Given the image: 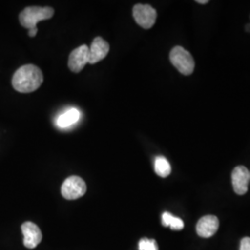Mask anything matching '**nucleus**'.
<instances>
[{"instance_id": "nucleus-7", "label": "nucleus", "mask_w": 250, "mask_h": 250, "mask_svg": "<svg viewBox=\"0 0 250 250\" xmlns=\"http://www.w3.org/2000/svg\"><path fill=\"white\" fill-rule=\"evenodd\" d=\"M250 182V172L244 166H237L232 170V183L233 191L237 195H245L248 192Z\"/></svg>"}, {"instance_id": "nucleus-14", "label": "nucleus", "mask_w": 250, "mask_h": 250, "mask_svg": "<svg viewBox=\"0 0 250 250\" xmlns=\"http://www.w3.org/2000/svg\"><path fill=\"white\" fill-rule=\"evenodd\" d=\"M139 250H159L158 245L154 239L143 238L139 241L138 244Z\"/></svg>"}, {"instance_id": "nucleus-18", "label": "nucleus", "mask_w": 250, "mask_h": 250, "mask_svg": "<svg viewBox=\"0 0 250 250\" xmlns=\"http://www.w3.org/2000/svg\"><path fill=\"white\" fill-rule=\"evenodd\" d=\"M246 30H247V32L250 33V24H248V25L246 26Z\"/></svg>"}, {"instance_id": "nucleus-3", "label": "nucleus", "mask_w": 250, "mask_h": 250, "mask_svg": "<svg viewBox=\"0 0 250 250\" xmlns=\"http://www.w3.org/2000/svg\"><path fill=\"white\" fill-rule=\"evenodd\" d=\"M170 62L184 75H190L195 69V61L192 55L182 46H175L170 53Z\"/></svg>"}, {"instance_id": "nucleus-16", "label": "nucleus", "mask_w": 250, "mask_h": 250, "mask_svg": "<svg viewBox=\"0 0 250 250\" xmlns=\"http://www.w3.org/2000/svg\"><path fill=\"white\" fill-rule=\"evenodd\" d=\"M37 31H38L37 27L34 28V29H30V30H29V36L35 37V36H36V34H37Z\"/></svg>"}, {"instance_id": "nucleus-12", "label": "nucleus", "mask_w": 250, "mask_h": 250, "mask_svg": "<svg viewBox=\"0 0 250 250\" xmlns=\"http://www.w3.org/2000/svg\"><path fill=\"white\" fill-rule=\"evenodd\" d=\"M154 169H155L156 173L162 178L169 176L170 171H171L170 162L167 161L166 158H164L162 156H159L155 159Z\"/></svg>"}, {"instance_id": "nucleus-13", "label": "nucleus", "mask_w": 250, "mask_h": 250, "mask_svg": "<svg viewBox=\"0 0 250 250\" xmlns=\"http://www.w3.org/2000/svg\"><path fill=\"white\" fill-rule=\"evenodd\" d=\"M161 223L165 227L170 226V228L174 231H180L184 228L185 224L184 222L177 217H174L169 212H164L161 216Z\"/></svg>"}, {"instance_id": "nucleus-8", "label": "nucleus", "mask_w": 250, "mask_h": 250, "mask_svg": "<svg viewBox=\"0 0 250 250\" xmlns=\"http://www.w3.org/2000/svg\"><path fill=\"white\" fill-rule=\"evenodd\" d=\"M21 232L23 234V245L27 249H35L42 240V232L39 227L34 223L26 222L22 224Z\"/></svg>"}, {"instance_id": "nucleus-17", "label": "nucleus", "mask_w": 250, "mask_h": 250, "mask_svg": "<svg viewBox=\"0 0 250 250\" xmlns=\"http://www.w3.org/2000/svg\"><path fill=\"white\" fill-rule=\"evenodd\" d=\"M197 2L198 4H202V5H204V4H207L208 1V0H197Z\"/></svg>"}, {"instance_id": "nucleus-5", "label": "nucleus", "mask_w": 250, "mask_h": 250, "mask_svg": "<svg viewBox=\"0 0 250 250\" xmlns=\"http://www.w3.org/2000/svg\"><path fill=\"white\" fill-rule=\"evenodd\" d=\"M133 15L136 23L144 29L151 28L157 20V11L150 5H135L133 9Z\"/></svg>"}, {"instance_id": "nucleus-6", "label": "nucleus", "mask_w": 250, "mask_h": 250, "mask_svg": "<svg viewBox=\"0 0 250 250\" xmlns=\"http://www.w3.org/2000/svg\"><path fill=\"white\" fill-rule=\"evenodd\" d=\"M87 63H89V47L87 45H81L70 54L68 66L72 72H80Z\"/></svg>"}, {"instance_id": "nucleus-10", "label": "nucleus", "mask_w": 250, "mask_h": 250, "mask_svg": "<svg viewBox=\"0 0 250 250\" xmlns=\"http://www.w3.org/2000/svg\"><path fill=\"white\" fill-rule=\"evenodd\" d=\"M109 52V45L102 37H96L89 47V63L96 64L106 58Z\"/></svg>"}, {"instance_id": "nucleus-4", "label": "nucleus", "mask_w": 250, "mask_h": 250, "mask_svg": "<svg viewBox=\"0 0 250 250\" xmlns=\"http://www.w3.org/2000/svg\"><path fill=\"white\" fill-rule=\"evenodd\" d=\"M86 193L85 182L79 176H71L66 179L62 187V195L68 200H74Z\"/></svg>"}, {"instance_id": "nucleus-1", "label": "nucleus", "mask_w": 250, "mask_h": 250, "mask_svg": "<svg viewBox=\"0 0 250 250\" xmlns=\"http://www.w3.org/2000/svg\"><path fill=\"white\" fill-rule=\"evenodd\" d=\"M42 71L33 64L21 66L13 75L12 86L20 93H32L43 83Z\"/></svg>"}, {"instance_id": "nucleus-2", "label": "nucleus", "mask_w": 250, "mask_h": 250, "mask_svg": "<svg viewBox=\"0 0 250 250\" xmlns=\"http://www.w3.org/2000/svg\"><path fill=\"white\" fill-rule=\"evenodd\" d=\"M53 15L54 9L50 7H28L21 12L19 19L21 24L30 30L36 28L39 21L49 20Z\"/></svg>"}, {"instance_id": "nucleus-9", "label": "nucleus", "mask_w": 250, "mask_h": 250, "mask_svg": "<svg viewBox=\"0 0 250 250\" xmlns=\"http://www.w3.org/2000/svg\"><path fill=\"white\" fill-rule=\"evenodd\" d=\"M219 220L213 215L202 217L197 224V234L201 237L208 238L214 235L219 229Z\"/></svg>"}, {"instance_id": "nucleus-15", "label": "nucleus", "mask_w": 250, "mask_h": 250, "mask_svg": "<svg viewBox=\"0 0 250 250\" xmlns=\"http://www.w3.org/2000/svg\"><path fill=\"white\" fill-rule=\"evenodd\" d=\"M240 250H250V237H245L242 239Z\"/></svg>"}, {"instance_id": "nucleus-11", "label": "nucleus", "mask_w": 250, "mask_h": 250, "mask_svg": "<svg viewBox=\"0 0 250 250\" xmlns=\"http://www.w3.org/2000/svg\"><path fill=\"white\" fill-rule=\"evenodd\" d=\"M80 116V111L77 108H71L58 117L56 123L60 128H68L75 125L79 121Z\"/></svg>"}]
</instances>
